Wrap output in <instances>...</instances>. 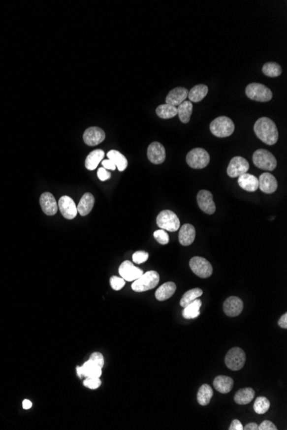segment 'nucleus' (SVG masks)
<instances>
[{
	"mask_svg": "<svg viewBox=\"0 0 287 430\" xmlns=\"http://www.w3.org/2000/svg\"><path fill=\"white\" fill-rule=\"evenodd\" d=\"M254 131L257 138L267 145H274L277 143L279 131L274 121L269 118L262 117L257 120L254 125Z\"/></svg>",
	"mask_w": 287,
	"mask_h": 430,
	"instance_id": "obj_1",
	"label": "nucleus"
},
{
	"mask_svg": "<svg viewBox=\"0 0 287 430\" xmlns=\"http://www.w3.org/2000/svg\"><path fill=\"white\" fill-rule=\"evenodd\" d=\"M234 130L233 121L226 116L216 118L210 124V131L218 138H227L233 133Z\"/></svg>",
	"mask_w": 287,
	"mask_h": 430,
	"instance_id": "obj_2",
	"label": "nucleus"
},
{
	"mask_svg": "<svg viewBox=\"0 0 287 430\" xmlns=\"http://www.w3.org/2000/svg\"><path fill=\"white\" fill-rule=\"evenodd\" d=\"M245 93L250 100L260 102H267L273 98V93L270 89L258 83L249 84L245 90Z\"/></svg>",
	"mask_w": 287,
	"mask_h": 430,
	"instance_id": "obj_3",
	"label": "nucleus"
},
{
	"mask_svg": "<svg viewBox=\"0 0 287 430\" xmlns=\"http://www.w3.org/2000/svg\"><path fill=\"white\" fill-rule=\"evenodd\" d=\"M159 273L155 271H150L143 274L132 284V289L135 292H144L154 289L159 284Z\"/></svg>",
	"mask_w": 287,
	"mask_h": 430,
	"instance_id": "obj_4",
	"label": "nucleus"
},
{
	"mask_svg": "<svg viewBox=\"0 0 287 430\" xmlns=\"http://www.w3.org/2000/svg\"><path fill=\"white\" fill-rule=\"evenodd\" d=\"M253 161L257 168L267 171H273L277 167L276 158L271 152L263 149L257 150L254 153Z\"/></svg>",
	"mask_w": 287,
	"mask_h": 430,
	"instance_id": "obj_5",
	"label": "nucleus"
},
{
	"mask_svg": "<svg viewBox=\"0 0 287 430\" xmlns=\"http://www.w3.org/2000/svg\"><path fill=\"white\" fill-rule=\"evenodd\" d=\"M157 224L160 229H165L169 232H176L180 228V220L175 212L164 210L158 215Z\"/></svg>",
	"mask_w": 287,
	"mask_h": 430,
	"instance_id": "obj_6",
	"label": "nucleus"
},
{
	"mask_svg": "<svg viewBox=\"0 0 287 430\" xmlns=\"http://www.w3.org/2000/svg\"><path fill=\"white\" fill-rule=\"evenodd\" d=\"M187 162L190 168L202 169L209 164L210 155L204 149H192L187 155Z\"/></svg>",
	"mask_w": 287,
	"mask_h": 430,
	"instance_id": "obj_7",
	"label": "nucleus"
},
{
	"mask_svg": "<svg viewBox=\"0 0 287 430\" xmlns=\"http://www.w3.org/2000/svg\"><path fill=\"white\" fill-rule=\"evenodd\" d=\"M246 362V355L239 347L230 349L225 356V365L233 371L242 369Z\"/></svg>",
	"mask_w": 287,
	"mask_h": 430,
	"instance_id": "obj_8",
	"label": "nucleus"
},
{
	"mask_svg": "<svg viewBox=\"0 0 287 430\" xmlns=\"http://www.w3.org/2000/svg\"><path fill=\"white\" fill-rule=\"evenodd\" d=\"M190 266L192 273L201 278H207L213 274V266L211 263L202 257H192L190 259Z\"/></svg>",
	"mask_w": 287,
	"mask_h": 430,
	"instance_id": "obj_9",
	"label": "nucleus"
},
{
	"mask_svg": "<svg viewBox=\"0 0 287 430\" xmlns=\"http://www.w3.org/2000/svg\"><path fill=\"white\" fill-rule=\"evenodd\" d=\"M250 169L249 161L242 156H235L231 159L230 164L227 168V175L231 178H237L240 175L248 173Z\"/></svg>",
	"mask_w": 287,
	"mask_h": 430,
	"instance_id": "obj_10",
	"label": "nucleus"
},
{
	"mask_svg": "<svg viewBox=\"0 0 287 430\" xmlns=\"http://www.w3.org/2000/svg\"><path fill=\"white\" fill-rule=\"evenodd\" d=\"M119 273L125 281H135L144 274L143 271L136 267L131 261L126 260L119 267Z\"/></svg>",
	"mask_w": 287,
	"mask_h": 430,
	"instance_id": "obj_11",
	"label": "nucleus"
},
{
	"mask_svg": "<svg viewBox=\"0 0 287 430\" xmlns=\"http://www.w3.org/2000/svg\"><path fill=\"white\" fill-rule=\"evenodd\" d=\"M197 203L199 209L208 215H213L216 212V205L213 202V194L207 190H201L198 192Z\"/></svg>",
	"mask_w": 287,
	"mask_h": 430,
	"instance_id": "obj_12",
	"label": "nucleus"
},
{
	"mask_svg": "<svg viewBox=\"0 0 287 430\" xmlns=\"http://www.w3.org/2000/svg\"><path fill=\"white\" fill-rule=\"evenodd\" d=\"M58 206H59V210L61 211V214L64 218L71 220V219L75 218L78 214L77 206L75 205L73 199L69 196L61 197L59 200V203H58Z\"/></svg>",
	"mask_w": 287,
	"mask_h": 430,
	"instance_id": "obj_13",
	"label": "nucleus"
},
{
	"mask_svg": "<svg viewBox=\"0 0 287 430\" xmlns=\"http://www.w3.org/2000/svg\"><path fill=\"white\" fill-rule=\"evenodd\" d=\"M147 156L149 161L153 164H161L165 161L166 152L165 148L162 144L159 142H153L149 145L147 150Z\"/></svg>",
	"mask_w": 287,
	"mask_h": 430,
	"instance_id": "obj_14",
	"label": "nucleus"
},
{
	"mask_svg": "<svg viewBox=\"0 0 287 430\" xmlns=\"http://www.w3.org/2000/svg\"><path fill=\"white\" fill-rule=\"evenodd\" d=\"M106 135L102 129L97 126L86 129L84 133V141L89 146H96L104 141Z\"/></svg>",
	"mask_w": 287,
	"mask_h": 430,
	"instance_id": "obj_15",
	"label": "nucleus"
},
{
	"mask_svg": "<svg viewBox=\"0 0 287 430\" xmlns=\"http://www.w3.org/2000/svg\"><path fill=\"white\" fill-rule=\"evenodd\" d=\"M223 312L229 317H237L243 312V303L239 297L230 296L223 303Z\"/></svg>",
	"mask_w": 287,
	"mask_h": 430,
	"instance_id": "obj_16",
	"label": "nucleus"
},
{
	"mask_svg": "<svg viewBox=\"0 0 287 430\" xmlns=\"http://www.w3.org/2000/svg\"><path fill=\"white\" fill-rule=\"evenodd\" d=\"M40 205L43 212L48 215H55L59 210L57 201L50 192H44L41 194Z\"/></svg>",
	"mask_w": 287,
	"mask_h": 430,
	"instance_id": "obj_17",
	"label": "nucleus"
},
{
	"mask_svg": "<svg viewBox=\"0 0 287 430\" xmlns=\"http://www.w3.org/2000/svg\"><path fill=\"white\" fill-rule=\"evenodd\" d=\"M189 95V91L186 88L176 87L169 91V94L166 96V104L171 105L174 107L179 106L183 101H186Z\"/></svg>",
	"mask_w": 287,
	"mask_h": 430,
	"instance_id": "obj_18",
	"label": "nucleus"
},
{
	"mask_svg": "<svg viewBox=\"0 0 287 430\" xmlns=\"http://www.w3.org/2000/svg\"><path fill=\"white\" fill-rule=\"evenodd\" d=\"M258 181H259V188L261 190V192L271 194L277 190V180L275 179L274 175H271L269 173L261 174Z\"/></svg>",
	"mask_w": 287,
	"mask_h": 430,
	"instance_id": "obj_19",
	"label": "nucleus"
},
{
	"mask_svg": "<svg viewBox=\"0 0 287 430\" xmlns=\"http://www.w3.org/2000/svg\"><path fill=\"white\" fill-rule=\"evenodd\" d=\"M238 185L247 192H255L259 188V181L255 176L246 173L238 177Z\"/></svg>",
	"mask_w": 287,
	"mask_h": 430,
	"instance_id": "obj_20",
	"label": "nucleus"
},
{
	"mask_svg": "<svg viewBox=\"0 0 287 430\" xmlns=\"http://www.w3.org/2000/svg\"><path fill=\"white\" fill-rule=\"evenodd\" d=\"M195 229L192 224L186 223L180 229L179 242L183 246H190L195 239Z\"/></svg>",
	"mask_w": 287,
	"mask_h": 430,
	"instance_id": "obj_21",
	"label": "nucleus"
},
{
	"mask_svg": "<svg viewBox=\"0 0 287 430\" xmlns=\"http://www.w3.org/2000/svg\"><path fill=\"white\" fill-rule=\"evenodd\" d=\"M95 205V198L90 192H86L82 197L80 201L78 203L77 209L78 212L83 216L88 215L92 212V209Z\"/></svg>",
	"mask_w": 287,
	"mask_h": 430,
	"instance_id": "obj_22",
	"label": "nucleus"
},
{
	"mask_svg": "<svg viewBox=\"0 0 287 430\" xmlns=\"http://www.w3.org/2000/svg\"><path fill=\"white\" fill-rule=\"evenodd\" d=\"M234 386V380L232 378L229 376H224V375H220L217 376L214 380H213V387L216 389L218 392L220 393H230V391L232 390Z\"/></svg>",
	"mask_w": 287,
	"mask_h": 430,
	"instance_id": "obj_23",
	"label": "nucleus"
},
{
	"mask_svg": "<svg viewBox=\"0 0 287 430\" xmlns=\"http://www.w3.org/2000/svg\"><path fill=\"white\" fill-rule=\"evenodd\" d=\"M176 290V285L175 282H168L160 286L156 291V298L158 301L162 302L169 299L175 294Z\"/></svg>",
	"mask_w": 287,
	"mask_h": 430,
	"instance_id": "obj_24",
	"label": "nucleus"
},
{
	"mask_svg": "<svg viewBox=\"0 0 287 430\" xmlns=\"http://www.w3.org/2000/svg\"><path fill=\"white\" fill-rule=\"evenodd\" d=\"M105 153L102 150H95L91 152L85 160V168L88 170H95L98 165L104 158Z\"/></svg>",
	"mask_w": 287,
	"mask_h": 430,
	"instance_id": "obj_25",
	"label": "nucleus"
},
{
	"mask_svg": "<svg viewBox=\"0 0 287 430\" xmlns=\"http://www.w3.org/2000/svg\"><path fill=\"white\" fill-rule=\"evenodd\" d=\"M208 93V87L205 84H197L189 91L188 97L191 102H199L206 97Z\"/></svg>",
	"mask_w": 287,
	"mask_h": 430,
	"instance_id": "obj_26",
	"label": "nucleus"
},
{
	"mask_svg": "<svg viewBox=\"0 0 287 430\" xmlns=\"http://www.w3.org/2000/svg\"><path fill=\"white\" fill-rule=\"evenodd\" d=\"M81 368L83 376L86 378H100L101 375V368L92 360L89 359Z\"/></svg>",
	"mask_w": 287,
	"mask_h": 430,
	"instance_id": "obj_27",
	"label": "nucleus"
},
{
	"mask_svg": "<svg viewBox=\"0 0 287 430\" xmlns=\"http://www.w3.org/2000/svg\"><path fill=\"white\" fill-rule=\"evenodd\" d=\"M255 395V391L252 388L246 387V388L240 389L236 393V395L234 397V400L238 404L244 405V404L250 403L254 399Z\"/></svg>",
	"mask_w": 287,
	"mask_h": 430,
	"instance_id": "obj_28",
	"label": "nucleus"
},
{
	"mask_svg": "<svg viewBox=\"0 0 287 430\" xmlns=\"http://www.w3.org/2000/svg\"><path fill=\"white\" fill-rule=\"evenodd\" d=\"M107 155H108V159L111 160L115 163L119 171H124L126 168H128V160H127L125 155H122L121 152H117L115 150H112V151L108 152Z\"/></svg>",
	"mask_w": 287,
	"mask_h": 430,
	"instance_id": "obj_29",
	"label": "nucleus"
},
{
	"mask_svg": "<svg viewBox=\"0 0 287 430\" xmlns=\"http://www.w3.org/2000/svg\"><path fill=\"white\" fill-rule=\"evenodd\" d=\"M213 396V388L210 387L207 384H204L201 387H199L197 394V401L200 405L206 406L210 401L212 399Z\"/></svg>",
	"mask_w": 287,
	"mask_h": 430,
	"instance_id": "obj_30",
	"label": "nucleus"
},
{
	"mask_svg": "<svg viewBox=\"0 0 287 430\" xmlns=\"http://www.w3.org/2000/svg\"><path fill=\"white\" fill-rule=\"evenodd\" d=\"M201 305H202V302L200 300H194L189 306L184 307L183 312V317L188 319H195L197 317H199L200 314L199 309Z\"/></svg>",
	"mask_w": 287,
	"mask_h": 430,
	"instance_id": "obj_31",
	"label": "nucleus"
},
{
	"mask_svg": "<svg viewBox=\"0 0 287 430\" xmlns=\"http://www.w3.org/2000/svg\"><path fill=\"white\" fill-rule=\"evenodd\" d=\"M192 113V102L190 101H183L177 108V115L179 116L180 121L184 124L189 123Z\"/></svg>",
	"mask_w": 287,
	"mask_h": 430,
	"instance_id": "obj_32",
	"label": "nucleus"
},
{
	"mask_svg": "<svg viewBox=\"0 0 287 430\" xmlns=\"http://www.w3.org/2000/svg\"><path fill=\"white\" fill-rule=\"evenodd\" d=\"M156 114L161 119L168 120L177 115V108L169 104H162L156 109Z\"/></svg>",
	"mask_w": 287,
	"mask_h": 430,
	"instance_id": "obj_33",
	"label": "nucleus"
},
{
	"mask_svg": "<svg viewBox=\"0 0 287 430\" xmlns=\"http://www.w3.org/2000/svg\"><path fill=\"white\" fill-rule=\"evenodd\" d=\"M202 295L203 291L199 288L190 289L183 295L181 302H180V305L183 307H186L187 306L190 305V303H192L194 300L199 298Z\"/></svg>",
	"mask_w": 287,
	"mask_h": 430,
	"instance_id": "obj_34",
	"label": "nucleus"
},
{
	"mask_svg": "<svg viewBox=\"0 0 287 430\" xmlns=\"http://www.w3.org/2000/svg\"><path fill=\"white\" fill-rule=\"evenodd\" d=\"M262 72L269 78H276L281 76L282 73V68L281 65L275 62H268L264 64L262 67Z\"/></svg>",
	"mask_w": 287,
	"mask_h": 430,
	"instance_id": "obj_35",
	"label": "nucleus"
},
{
	"mask_svg": "<svg viewBox=\"0 0 287 430\" xmlns=\"http://www.w3.org/2000/svg\"><path fill=\"white\" fill-rule=\"evenodd\" d=\"M270 408V402L265 397H258L254 404V410L255 411V413L259 415H262L267 412V410Z\"/></svg>",
	"mask_w": 287,
	"mask_h": 430,
	"instance_id": "obj_36",
	"label": "nucleus"
},
{
	"mask_svg": "<svg viewBox=\"0 0 287 430\" xmlns=\"http://www.w3.org/2000/svg\"><path fill=\"white\" fill-rule=\"evenodd\" d=\"M153 235H154V238L156 239V241L159 242V243H160V244H162V245H166V244L169 243V235H168V233L165 232L164 229H159V230H157V231L154 232Z\"/></svg>",
	"mask_w": 287,
	"mask_h": 430,
	"instance_id": "obj_37",
	"label": "nucleus"
},
{
	"mask_svg": "<svg viewBox=\"0 0 287 430\" xmlns=\"http://www.w3.org/2000/svg\"><path fill=\"white\" fill-rule=\"evenodd\" d=\"M126 281L122 277H118L116 276H113L110 278V285L112 289L115 290H121L125 286Z\"/></svg>",
	"mask_w": 287,
	"mask_h": 430,
	"instance_id": "obj_38",
	"label": "nucleus"
},
{
	"mask_svg": "<svg viewBox=\"0 0 287 430\" xmlns=\"http://www.w3.org/2000/svg\"><path fill=\"white\" fill-rule=\"evenodd\" d=\"M84 385L85 387H88L90 389L95 390L97 389L98 387L101 385V381L100 378H86L84 380Z\"/></svg>",
	"mask_w": 287,
	"mask_h": 430,
	"instance_id": "obj_39",
	"label": "nucleus"
},
{
	"mask_svg": "<svg viewBox=\"0 0 287 430\" xmlns=\"http://www.w3.org/2000/svg\"><path fill=\"white\" fill-rule=\"evenodd\" d=\"M149 258L148 252H144V251H138L134 252L132 255V261L136 264H142L145 262Z\"/></svg>",
	"mask_w": 287,
	"mask_h": 430,
	"instance_id": "obj_40",
	"label": "nucleus"
},
{
	"mask_svg": "<svg viewBox=\"0 0 287 430\" xmlns=\"http://www.w3.org/2000/svg\"><path fill=\"white\" fill-rule=\"evenodd\" d=\"M90 360H92V361H93L94 363H96L98 366L101 368V369L103 368V365H104V358H103V356L101 355V353H93L92 356H91V357H90Z\"/></svg>",
	"mask_w": 287,
	"mask_h": 430,
	"instance_id": "obj_41",
	"label": "nucleus"
},
{
	"mask_svg": "<svg viewBox=\"0 0 287 430\" xmlns=\"http://www.w3.org/2000/svg\"><path fill=\"white\" fill-rule=\"evenodd\" d=\"M97 176L100 181H101V182H105V181H107L108 179H110L111 175H110V173H109L106 168L102 167V168H100L98 169Z\"/></svg>",
	"mask_w": 287,
	"mask_h": 430,
	"instance_id": "obj_42",
	"label": "nucleus"
},
{
	"mask_svg": "<svg viewBox=\"0 0 287 430\" xmlns=\"http://www.w3.org/2000/svg\"><path fill=\"white\" fill-rule=\"evenodd\" d=\"M258 430H277V428L270 421H264L258 426Z\"/></svg>",
	"mask_w": 287,
	"mask_h": 430,
	"instance_id": "obj_43",
	"label": "nucleus"
},
{
	"mask_svg": "<svg viewBox=\"0 0 287 430\" xmlns=\"http://www.w3.org/2000/svg\"><path fill=\"white\" fill-rule=\"evenodd\" d=\"M101 164H102V167L103 168H106L107 170H115L116 169V166H115V163L111 161V160H103V161H101Z\"/></svg>",
	"mask_w": 287,
	"mask_h": 430,
	"instance_id": "obj_44",
	"label": "nucleus"
},
{
	"mask_svg": "<svg viewBox=\"0 0 287 430\" xmlns=\"http://www.w3.org/2000/svg\"><path fill=\"white\" fill-rule=\"evenodd\" d=\"M243 426L241 424V422L238 420H234L231 424H230L229 430H243Z\"/></svg>",
	"mask_w": 287,
	"mask_h": 430,
	"instance_id": "obj_45",
	"label": "nucleus"
},
{
	"mask_svg": "<svg viewBox=\"0 0 287 430\" xmlns=\"http://www.w3.org/2000/svg\"><path fill=\"white\" fill-rule=\"evenodd\" d=\"M279 326L281 328H283V329H287V313H284L283 315L281 316V319H279Z\"/></svg>",
	"mask_w": 287,
	"mask_h": 430,
	"instance_id": "obj_46",
	"label": "nucleus"
},
{
	"mask_svg": "<svg viewBox=\"0 0 287 430\" xmlns=\"http://www.w3.org/2000/svg\"><path fill=\"white\" fill-rule=\"evenodd\" d=\"M243 430H258V425L256 424H255V423H250V424H247L246 426L243 428Z\"/></svg>",
	"mask_w": 287,
	"mask_h": 430,
	"instance_id": "obj_47",
	"label": "nucleus"
},
{
	"mask_svg": "<svg viewBox=\"0 0 287 430\" xmlns=\"http://www.w3.org/2000/svg\"><path fill=\"white\" fill-rule=\"evenodd\" d=\"M23 407H24V410H29V409H31V407H32V403H31V401L28 399L24 400V402H23Z\"/></svg>",
	"mask_w": 287,
	"mask_h": 430,
	"instance_id": "obj_48",
	"label": "nucleus"
},
{
	"mask_svg": "<svg viewBox=\"0 0 287 430\" xmlns=\"http://www.w3.org/2000/svg\"><path fill=\"white\" fill-rule=\"evenodd\" d=\"M77 372H78V377L82 378L83 377V370H82L81 367H78L77 368Z\"/></svg>",
	"mask_w": 287,
	"mask_h": 430,
	"instance_id": "obj_49",
	"label": "nucleus"
}]
</instances>
